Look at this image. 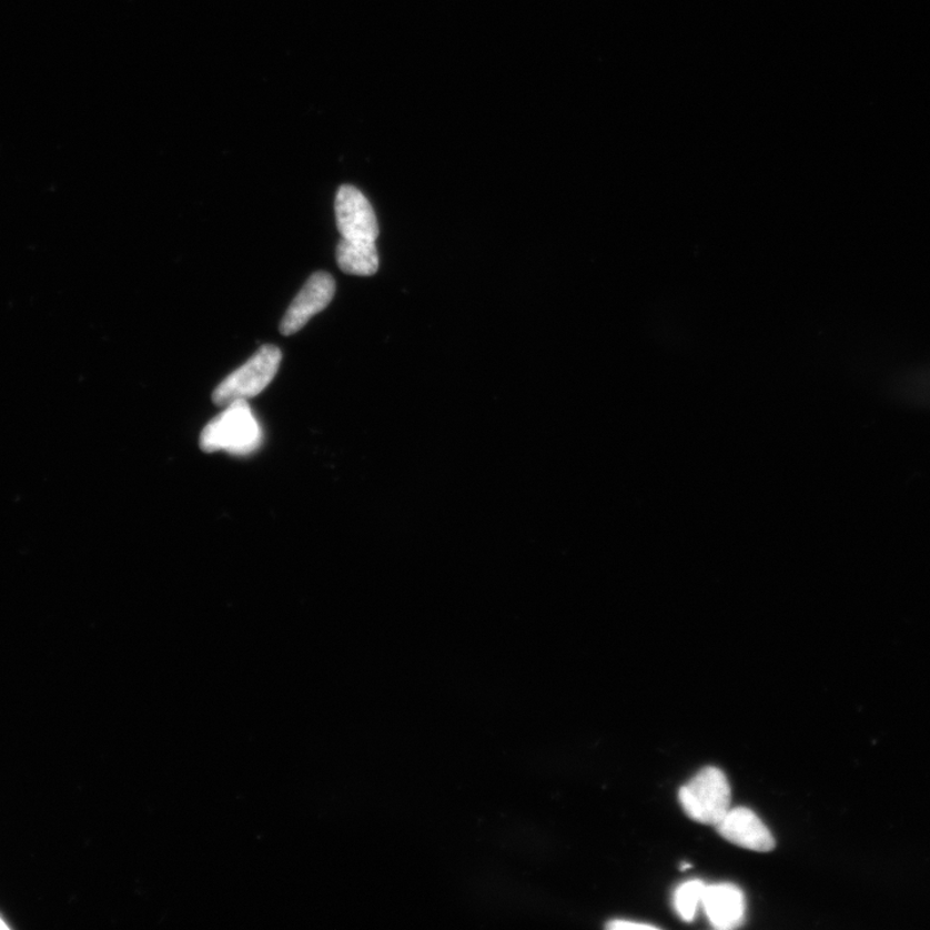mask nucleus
<instances>
[{
	"label": "nucleus",
	"instance_id": "nucleus-12",
	"mask_svg": "<svg viewBox=\"0 0 930 930\" xmlns=\"http://www.w3.org/2000/svg\"><path fill=\"white\" fill-rule=\"evenodd\" d=\"M0 929H7V926L3 923L2 920H0Z\"/></svg>",
	"mask_w": 930,
	"mask_h": 930
},
{
	"label": "nucleus",
	"instance_id": "nucleus-4",
	"mask_svg": "<svg viewBox=\"0 0 930 930\" xmlns=\"http://www.w3.org/2000/svg\"><path fill=\"white\" fill-rule=\"evenodd\" d=\"M335 215L342 239L375 242L380 236V224L372 203L357 188L343 185L338 189Z\"/></svg>",
	"mask_w": 930,
	"mask_h": 930
},
{
	"label": "nucleus",
	"instance_id": "nucleus-1",
	"mask_svg": "<svg viewBox=\"0 0 930 930\" xmlns=\"http://www.w3.org/2000/svg\"><path fill=\"white\" fill-rule=\"evenodd\" d=\"M263 441V431L246 400L228 405L224 412L203 428L200 446L204 453L226 452L232 455L255 453Z\"/></svg>",
	"mask_w": 930,
	"mask_h": 930
},
{
	"label": "nucleus",
	"instance_id": "nucleus-5",
	"mask_svg": "<svg viewBox=\"0 0 930 930\" xmlns=\"http://www.w3.org/2000/svg\"><path fill=\"white\" fill-rule=\"evenodd\" d=\"M335 289V281L328 273H314L289 306L281 322V333L289 336L301 331L313 315L326 310L333 302Z\"/></svg>",
	"mask_w": 930,
	"mask_h": 930
},
{
	"label": "nucleus",
	"instance_id": "nucleus-6",
	"mask_svg": "<svg viewBox=\"0 0 930 930\" xmlns=\"http://www.w3.org/2000/svg\"><path fill=\"white\" fill-rule=\"evenodd\" d=\"M715 827L725 840L737 847L759 853H768L776 848L774 833L751 809L730 808Z\"/></svg>",
	"mask_w": 930,
	"mask_h": 930
},
{
	"label": "nucleus",
	"instance_id": "nucleus-9",
	"mask_svg": "<svg viewBox=\"0 0 930 930\" xmlns=\"http://www.w3.org/2000/svg\"><path fill=\"white\" fill-rule=\"evenodd\" d=\"M706 884L700 880H689L676 889L674 894V908L684 921H693L696 918L699 903L704 898Z\"/></svg>",
	"mask_w": 930,
	"mask_h": 930
},
{
	"label": "nucleus",
	"instance_id": "nucleus-2",
	"mask_svg": "<svg viewBox=\"0 0 930 930\" xmlns=\"http://www.w3.org/2000/svg\"><path fill=\"white\" fill-rule=\"evenodd\" d=\"M679 800L693 821L716 826L730 809L729 780L719 768L707 767L680 788Z\"/></svg>",
	"mask_w": 930,
	"mask_h": 930
},
{
	"label": "nucleus",
	"instance_id": "nucleus-3",
	"mask_svg": "<svg viewBox=\"0 0 930 930\" xmlns=\"http://www.w3.org/2000/svg\"><path fill=\"white\" fill-rule=\"evenodd\" d=\"M282 352L275 345H263L239 370L218 385L212 393V401L218 406H228L239 400H250L262 393L277 374Z\"/></svg>",
	"mask_w": 930,
	"mask_h": 930
},
{
	"label": "nucleus",
	"instance_id": "nucleus-11",
	"mask_svg": "<svg viewBox=\"0 0 930 930\" xmlns=\"http://www.w3.org/2000/svg\"><path fill=\"white\" fill-rule=\"evenodd\" d=\"M691 867L689 863L681 865V870H688Z\"/></svg>",
	"mask_w": 930,
	"mask_h": 930
},
{
	"label": "nucleus",
	"instance_id": "nucleus-10",
	"mask_svg": "<svg viewBox=\"0 0 930 930\" xmlns=\"http://www.w3.org/2000/svg\"><path fill=\"white\" fill-rule=\"evenodd\" d=\"M606 928L613 930H657V927L651 924L645 923H636V921L629 920H613L610 923L606 924Z\"/></svg>",
	"mask_w": 930,
	"mask_h": 930
},
{
	"label": "nucleus",
	"instance_id": "nucleus-7",
	"mask_svg": "<svg viewBox=\"0 0 930 930\" xmlns=\"http://www.w3.org/2000/svg\"><path fill=\"white\" fill-rule=\"evenodd\" d=\"M709 923L720 930L742 927L746 919V897L742 889L730 882L706 886L701 898Z\"/></svg>",
	"mask_w": 930,
	"mask_h": 930
},
{
	"label": "nucleus",
	"instance_id": "nucleus-8",
	"mask_svg": "<svg viewBox=\"0 0 930 930\" xmlns=\"http://www.w3.org/2000/svg\"><path fill=\"white\" fill-rule=\"evenodd\" d=\"M336 262L343 272L364 277L380 270V255L374 241L342 239L336 249Z\"/></svg>",
	"mask_w": 930,
	"mask_h": 930
}]
</instances>
